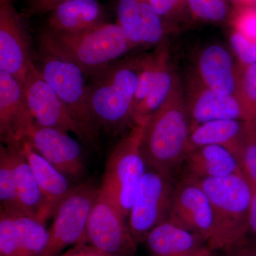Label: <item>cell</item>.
<instances>
[{"label": "cell", "instance_id": "36", "mask_svg": "<svg viewBox=\"0 0 256 256\" xmlns=\"http://www.w3.org/2000/svg\"><path fill=\"white\" fill-rule=\"evenodd\" d=\"M247 236L256 239V188L254 190L249 210Z\"/></svg>", "mask_w": 256, "mask_h": 256}, {"label": "cell", "instance_id": "20", "mask_svg": "<svg viewBox=\"0 0 256 256\" xmlns=\"http://www.w3.org/2000/svg\"><path fill=\"white\" fill-rule=\"evenodd\" d=\"M144 242L152 256H186L206 246L200 235L169 220L153 228Z\"/></svg>", "mask_w": 256, "mask_h": 256}, {"label": "cell", "instance_id": "3", "mask_svg": "<svg viewBox=\"0 0 256 256\" xmlns=\"http://www.w3.org/2000/svg\"><path fill=\"white\" fill-rule=\"evenodd\" d=\"M144 56L111 64L88 86L89 100L99 129L118 134L132 124L133 102Z\"/></svg>", "mask_w": 256, "mask_h": 256}, {"label": "cell", "instance_id": "38", "mask_svg": "<svg viewBox=\"0 0 256 256\" xmlns=\"http://www.w3.org/2000/svg\"><path fill=\"white\" fill-rule=\"evenodd\" d=\"M216 252L210 250V248L206 246L202 248L200 250H196L193 254L186 256H216Z\"/></svg>", "mask_w": 256, "mask_h": 256}, {"label": "cell", "instance_id": "16", "mask_svg": "<svg viewBox=\"0 0 256 256\" xmlns=\"http://www.w3.org/2000/svg\"><path fill=\"white\" fill-rule=\"evenodd\" d=\"M116 15V23L134 47L156 44L164 36L162 18L149 0H119Z\"/></svg>", "mask_w": 256, "mask_h": 256}, {"label": "cell", "instance_id": "4", "mask_svg": "<svg viewBox=\"0 0 256 256\" xmlns=\"http://www.w3.org/2000/svg\"><path fill=\"white\" fill-rule=\"evenodd\" d=\"M192 180L203 188L213 208L214 228L207 246L223 252L246 236L254 188L242 173Z\"/></svg>", "mask_w": 256, "mask_h": 256}, {"label": "cell", "instance_id": "7", "mask_svg": "<svg viewBox=\"0 0 256 256\" xmlns=\"http://www.w3.org/2000/svg\"><path fill=\"white\" fill-rule=\"evenodd\" d=\"M100 186L84 182L58 205L48 229V242L41 256H60L67 248L86 242L88 218Z\"/></svg>", "mask_w": 256, "mask_h": 256}, {"label": "cell", "instance_id": "24", "mask_svg": "<svg viewBox=\"0 0 256 256\" xmlns=\"http://www.w3.org/2000/svg\"><path fill=\"white\" fill-rule=\"evenodd\" d=\"M166 60L156 77L150 92L132 114L133 124H138L159 110L172 95L180 80Z\"/></svg>", "mask_w": 256, "mask_h": 256}, {"label": "cell", "instance_id": "21", "mask_svg": "<svg viewBox=\"0 0 256 256\" xmlns=\"http://www.w3.org/2000/svg\"><path fill=\"white\" fill-rule=\"evenodd\" d=\"M252 124L237 120H218L200 124L192 130L188 152L200 146H220L237 158Z\"/></svg>", "mask_w": 256, "mask_h": 256}, {"label": "cell", "instance_id": "2", "mask_svg": "<svg viewBox=\"0 0 256 256\" xmlns=\"http://www.w3.org/2000/svg\"><path fill=\"white\" fill-rule=\"evenodd\" d=\"M40 42L43 50L72 62L92 77L134 48L117 23L101 24L78 33L46 30Z\"/></svg>", "mask_w": 256, "mask_h": 256}, {"label": "cell", "instance_id": "19", "mask_svg": "<svg viewBox=\"0 0 256 256\" xmlns=\"http://www.w3.org/2000/svg\"><path fill=\"white\" fill-rule=\"evenodd\" d=\"M48 13L47 30L52 32L78 33L106 22L105 12L98 0L66 2Z\"/></svg>", "mask_w": 256, "mask_h": 256}, {"label": "cell", "instance_id": "30", "mask_svg": "<svg viewBox=\"0 0 256 256\" xmlns=\"http://www.w3.org/2000/svg\"><path fill=\"white\" fill-rule=\"evenodd\" d=\"M190 9L197 18L205 21H223L228 14L225 0H188Z\"/></svg>", "mask_w": 256, "mask_h": 256}, {"label": "cell", "instance_id": "39", "mask_svg": "<svg viewBox=\"0 0 256 256\" xmlns=\"http://www.w3.org/2000/svg\"><path fill=\"white\" fill-rule=\"evenodd\" d=\"M234 1L239 2L247 3V4H250V0H234Z\"/></svg>", "mask_w": 256, "mask_h": 256}, {"label": "cell", "instance_id": "8", "mask_svg": "<svg viewBox=\"0 0 256 256\" xmlns=\"http://www.w3.org/2000/svg\"><path fill=\"white\" fill-rule=\"evenodd\" d=\"M174 188L173 178L146 169L128 217L130 230L138 244L144 242L153 228L169 218Z\"/></svg>", "mask_w": 256, "mask_h": 256}, {"label": "cell", "instance_id": "34", "mask_svg": "<svg viewBox=\"0 0 256 256\" xmlns=\"http://www.w3.org/2000/svg\"><path fill=\"white\" fill-rule=\"evenodd\" d=\"M72 0H26V14L32 15L48 13L56 6Z\"/></svg>", "mask_w": 256, "mask_h": 256}, {"label": "cell", "instance_id": "40", "mask_svg": "<svg viewBox=\"0 0 256 256\" xmlns=\"http://www.w3.org/2000/svg\"><path fill=\"white\" fill-rule=\"evenodd\" d=\"M256 0H250V3L255 2Z\"/></svg>", "mask_w": 256, "mask_h": 256}, {"label": "cell", "instance_id": "6", "mask_svg": "<svg viewBox=\"0 0 256 256\" xmlns=\"http://www.w3.org/2000/svg\"><path fill=\"white\" fill-rule=\"evenodd\" d=\"M146 120L133 124L111 151L100 186L116 202L128 220L140 184L148 169L141 151Z\"/></svg>", "mask_w": 256, "mask_h": 256}, {"label": "cell", "instance_id": "1", "mask_svg": "<svg viewBox=\"0 0 256 256\" xmlns=\"http://www.w3.org/2000/svg\"><path fill=\"white\" fill-rule=\"evenodd\" d=\"M192 126L180 82L161 108L148 117L141 151L146 168L173 178L188 153Z\"/></svg>", "mask_w": 256, "mask_h": 256}, {"label": "cell", "instance_id": "17", "mask_svg": "<svg viewBox=\"0 0 256 256\" xmlns=\"http://www.w3.org/2000/svg\"><path fill=\"white\" fill-rule=\"evenodd\" d=\"M182 166V178L191 180L224 178L242 172L235 154L220 146H206L192 150Z\"/></svg>", "mask_w": 256, "mask_h": 256}, {"label": "cell", "instance_id": "37", "mask_svg": "<svg viewBox=\"0 0 256 256\" xmlns=\"http://www.w3.org/2000/svg\"><path fill=\"white\" fill-rule=\"evenodd\" d=\"M178 0H149L152 8L161 18L166 16L174 8Z\"/></svg>", "mask_w": 256, "mask_h": 256}, {"label": "cell", "instance_id": "23", "mask_svg": "<svg viewBox=\"0 0 256 256\" xmlns=\"http://www.w3.org/2000/svg\"><path fill=\"white\" fill-rule=\"evenodd\" d=\"M20 149L26 156L46 202L50 216H53L58 205L73 190L66 176L43 156L37 153L26 141Z\"/></svg>", "mask_w": 256, "mask_h": 256}, {"label": "cell", "instance_id": "28", "mask_svg": "<svg viewBox=\"0 0 256 256\" xmlns=\"http://www.w3.org/2000/svg\"><path fill=\"white\" fill-rule=\"evenodd\" d=\"M0 256H22L15 216L0 212Z\"/></svg>", "mask_w": 256, "mask_h": 256}, {"label": "cell", "instance_id": "15", "mask_svg": "<svg viewBox=\"0 0 256 256\" xmlns=\"http://www.w3.org/2000/svg\"><path fill=\"white\" fill-rule=\"evenodd\" d=\"M24 97L22 86L0 70V136L5 146L20 148L24 134L33 122Z\"/></svg>", "mask_w": 256, "mask_h": 256}, {"label": "cell", "instance_id": "26", "mask_svg": "<svg viewBox=\"0 0 256 256\" xmlns=\"http://www.w3.org/2000/svg\"><path fill=\"white\" fill-rule=\"evenodd\" d=\"M0 202L1 210L13 215H22L18 204L11 154L4 144L0 148Z\"/></svg>", "mask_w": 256, "mask_h": 256}, {"label": "cell", "instance_id": "10", "mask_svg": "<svg viewBox=\"0 0 256 256\" xmlns=\"http://www.w3.org/2000/svg\"><path fill=\"white\" fill-rule=\"evenodd\" d=\"M24 141L68 178L78 180L85 172L82 146L68 132L33 121L25 130Z\"/></svg>", "mask_w": 256, "mask_h": 256}, {"label": "cell", "instance_id": "29", "mask_svg": "<svg viewBox=\"0 0 256 256\" xmlns=\"http://www.w3.org/2000/svg\"><path fill=\"white\" fill-rule=\"evenodd\" d=\"M240 172L252 185L256 188V126L252 124L238 156Z\"/></svg>", "mask_w": 256, "mask_h": 256}, {"label": "cell", "instance_id": "14", "mask_svg": "<svg viewBox=\"0 0 256 256\" xmlns=\"http://www.w3.org/2000/svg\"><path fill=\"white\" fill-rule=\"evenodd\" d=\"M185 98L192 130L218 120H237L256 126L252 114L238 97L216 92L206 87L197 76L188 82Z\"/></svg>", "mask_w": 256, "mask_h": 256}, {"label": "cell", "instance_id": "27", "mask_svg": "<svg viewBox=\"0 0 256 256\" xmlns=\"http://www.w3.org/2000/svg\"><path fill=\"white\" fill-rule=\"evenodd\" d=\"M237 97L242 100L256 124V64H239Z\"/></svg>", "mask_w": 256, "mask_h": 256}, {"label": "cell", "instance_id": "18", "mask_svg": "<svg viewBox=\"0 0 256 256\" xmlns=\"http://www.w3.org/2000/svg\"><path fill=\"white\" fill-rule=\"evenodd\" d=\"M197 77L206 87L224 95L238 92V73L232 55L220 45L206 47L198 57Z\"/></svg>", "mask_w": 256, "mask_h": 256}, {"label": "cell", "instance_id": "13", "mask_svg": "<svg viewBox=\"0 0 256 256\" xmlns=\"http://www.w3.org/2000/svg\"><path fill=\"white\" fill-rule=\"evenodd\" d=\"M168 220L200 235L206 240V246L214 228L210 198L198 184L185 178L175 185Z\"/></svg>", "mask_w": 256, "mask_h": 256}, {"label": "cell", "instance_id": "12", "mask_svg": "<svg viewBox=\"0 0 256 256\" xmlns=\"http://www.w3.org/2000/svg\"><path fill=\"white\" fill-rule=\"evenodd\" d=\"M22 90L28 110L36 124L73 132L80 139L76 124L34 63L28 69Z\"/></svg>", "mask_w": 256, "mask_h": 256}, {"label": "cell", "instance_id": "9", "mask_svg": "<svg viewBox=\"0 0 256 256\" xmlns=\"http://www.w3.org/2000/svg\"><path fill=\"white\" fill-rule=\"evenodd\" d=\"M86 242L110 256H131L137 249L127 218L100 188L88 218Z\"/></svg>", "mask_w": 256, "mask_h": 256}, {"label": "cell", "instance_id": "32", "mask_svg": "<svg viewBox=\"0 0 256 256\" xmlns=\"http://www.w3.org/2000/svg\"><path fill=\"white\" fill-rule=\"evenodd\" d=\"M235 28L244 36L256 41V8L247 6L239 12L236 18Z\"/></svg>", "mask_w": 256, "mask_h": 256}, {"label": "cell", "instance_id": "11", "mask_svg": "<svg viewBox=\"0 0 256 256\" xmlns=\"http://www.w3.org/2000/svg\"><path fill=\"white\" fill-rule=\"evenodd\" d=\"M32 60L30 36L11 0H0V70L22 86Z\"/></svg>", "mask_w": 256, "mask_h": 256}, {"label": "cell", "instance_id": "31", "mask_svg": "<svg viewBox=\"0 0 256 256\" xmlns=\"http://www.w3.org/2000/svg\"><path fill=\"white\" fill-rule=\"evenodd\" d=\"M230 44L240 64H256V41H252L234 30L230 35Z\"/></svg>", "mask_w": 256, "mask_h": 256}, {"label": "cell", "instance_id": "5", "mask_svg": "<svg viewBox=\"0 0 256 256\" xmlns=\"http://www.w3.org/2000/svg\"><path fill=\"white\" fill-rule=\"evenodd\" d=\"M38 68L76 124L80 140L94 143L99 128L92 114L85 74L76 65L41 48Z\"/></svg>", "mask_w": 256, "mask_h": 256}, {"label": "cell", "instance_id": "33", "mask_svg": "<svg viewBox=\"0 0 256 256\" xmlns=\"http://www.w3.org/2000/svg\"><path fill=\"white\" fill-rule=\"evenodd\" d=\"M223 252L225 256H256V239L246 236Z\"/></svg>", "mask_w": 256, "mask_h": 256}, {"label": "cell", "instance_id": "22", "mask_svg": "<svg viewBox=\"0 0 256 256\" xmlns=\"http://www.w3.org/2000/svg\"><path fill=\"white\" fill-rule=\"evenodd\" d=\"M8 148L12 160L22 214L30 216L46 223L50 217L46 202L26 156L20 148Z\"/></svg>", "mask_w": 256, "mask_h": 256}, {"label": "cell", "instance_id": "35", "mask_svg": "<svg viewBox=\"0 0 256 256\" xmlns=\"http://www.w3.org/2000/svg\"><path fill=\"white\" fill-rule=\"evenodd\" d=\"M60 256H110L98 250L88 242H80L64 252Z\"/></svg>", "mask_w": 256, "mask_h": 256}, {"label": "cell", "instance_id": "25", "mask_svg": "<svg viewBox=\"0 0 256 256\" xmlns=\"http://www.w3.org/2000/svg\"><path fill=\"white\" fill-rule=\"evenodd\" d=\"M22 256H41L48 242L46 223L26 215H14Z\"/></svg>", "mask_w": 256, "mask_h": 256}]
</instances>
